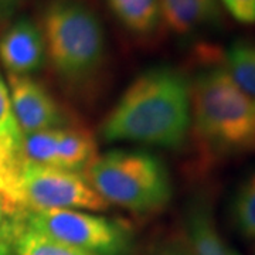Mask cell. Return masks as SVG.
<instances>
[{"label":"cell","mask_w":255,"mask_h":255,"mask_svg":"<svg viewBox=\"0 0 255 255\" xmlns=\"http://www.w3.org/2000/svg\"><path fill=\"white\" fill-rule=\"evenodd\" d=\"M193 61L190 132L203 155L227 159L254 150V97L231 78L217 47L199 46Z\"/></svg>","instance_id":"6da1fadb"},{"label":"cell","mask_w":255,"mask_h":255,"mask_svg":"<svg viewBox=\"0 0 255 255\" xmlns=\"http://www.w3.org/2000/svg\"><path fill=\"white\" fill-rule=\"evenodd\" d=\"M189 75L173 67L139 74L108 112L101 135L107 142H133L179 149L190 133Z\"/></svg>","instance_id":"7a4b0ae2"},{"label":"cell","mask_w":255,"mask_h":255,"mask_svg":"<svg viewBox=\"0 0 255 255\" xmlns=\"http://www.w3.org/2000/svg\"><path fill=\"white\" fill-rule=\"evenodd\" d=\"M37 24L46 43V63L68 90H82L107 61V36L100 14L87 0H46Z\"/></svg>","instance_id":"3957f363"},{"label":"cell","mask_w":255,"mask_h":255,"mask_svg":"<svg viewBox=\"0 0 255 255\" xmlns=\"http://www.w3.org/2000/svg\"><path fill=\"white\" fill-rule=\"evenodd\" d=\"M84 176L108 204L136 214L157 213L172 197L167 167L159 157L142 150H111L98 155Z\"/></svg>","instance_id":"277c9868"},{"label":"cell","mask_w":255,"mask_h":255,"mask_svg":"<svg viewBox=\"0 0 255 255\" xmlns=\"http://www.w3.org/2000/svg\"><path fill=\"white\" fill-rule=\"evenodd\" d=\"M18 219L43 237L90 254L128 255L133 248V231L122 220L61 209L26 211Z\"/></svg>","instance_id":"5b68a950"},{"label":"cell","mask_w":255,"mask_h":255,"mask_svg":"<svg viewBox=\"0 0 255 255\" xmlns=\"http://www.w3.org/2000/svg\"><path fill=\"white\" fill-rule=\"evenodd\" d=\"M14 206L20 214L51 209L104 211L110 207L82 173L28 163L23 157L14 186Z\"/></svg>","instance_id":"8992f818"},{"label":"cell","mask_w":255,"mask_h":255,"mask_svg":"<svg viewBox=\"0 0 255 255\" xmlns=\"http://www.w3.org/2000/svg\"><path fill=\"white\" fill-rule=\"evenodd\" d=\"M13 112L23 135L58 129L71 124L63 108L31 75H7Z\"/></svg>","instance_id":"52a82bcc"},{"label":"cell","mask_w":255,"mask_h":255,"mask_svg":"<svg viewBox=\"0 0 255 255\" xmlns=\"http://www.w3.org/2000/svg\"><path fill=\"white\" fill-rule=\"evenodd\" d=\"M47 61L44 37L36 20L20 17L0 36V63L7 74L31 75Z\"/></svg>","instance_id":"ba28073f"},{"label":"cell","mask_w":255,"mask_h":255,"mask_svg":"<svg viewBox=\"0 0 255 255\" xmlns=\"http://www.w3.org/2000/svg\"><path fill=\"white\" fill-rule=\"evenodd\" d=\"M160 4L164 26L176 36H193L221 21L220 0H160Z\"/></svg>","instance_id":"9c48e42d"},{"label":"cell","mask_w":255,"mask_h":255,"mask_svg":"<svg viewBox=\"0 0 255 255\" xmlns=\"http://www.w3.org/2000/svg\"><path fill=\"white\" fill-rule=\"evenodd\" d=\"M186 238L194 255H240L221 236L209 201L194 200L186 217Z\"/></svg>","instance_id":"30bf717a"},{"label":"cell","mask_w":255,"mask_h":255,"mask_svg":"<svg viewBox=\"0 0 255 255\" xmlns=\"http://www.w3.org/2000/svg\"><path fill=\"white\" fill-rule=\"evenodd\" d=\"M107 7L128 34L150 40L163 26L160 0H105Z\"/></svg>","instance_id":"8fae6325"},{"label":"cell","mask_w":255,"mask_h":255,"mask_svg":"<svg viewBox=\"0 0 255 255\" xmlns=\"http://www.w3.org/2000/svg\"><path fill=\"white\" fill-rule=\"evenodd\" d=\"M97 156V142L90 129L74 124L58 129L54 167L84 173Z\"/></svg>","instance_id":"7c38bea8"},{"label":"cell","mask_w":255,"mask_h":255,"mask_svg":"<svg viewBox=\"0 0 255 255\" xmlns=\"http://www.w3.org/2000/svg\"><path fill=\"white\" fill-rule=\"evenodd\" d=\"M9 243L13 255H95L63 246L55 241L40 236L38 233L27 228L17 217L13 219L9 233Z\"/></svg>","instance_id":"4fadbf2b"},{"label":"cell","mask_w":255,"mask_h":255,"mask_svg":"<svg viewBox=\"0 0 255 255\" xmlns=\"http://www.w3.org/2000/svg\"><path fill=\"white\" fill-rule=\"evenodd\" d=\"M226 68L238 87L255 98V40L240 38L223 51Z\"/></svg>","instance_id":"5bb4252c"},{"label":"cell","mask_w":255,"mask_h":255,"mask_svg":"<svg viewBox=\"0 0 255 255\" xmlns=\"http://www.w3.org/2000/svg\"><path fill=\"white\" fill-rule=\"evenodd\" d=\"M231 219L241 237L255 240V170L247 176L234 193Z\"/></svg>","instance_id":"9a60e30c"},{"label":"cell","mask_w":255,"mask_h":255,"mask_svg":"<svg viewBox=\"0 0 255 255\" xmlns=\"http://www.w3.org/2000/svg\"><path fill=\"white\" fill-rule=\"evenodd\" d=\"M23 133L17 125L10 101L9 88L0 75V142L20 145Z\"/></svg>","instance_id":"2e32d148"},{"label":"cell","mask_w":255,"mask_h":255,"mask_svg":"<svg viewBox=\"0 0 255 255\" xmlns=\"http://www.w3.org/2000/svg\"><path fill=\"white\" fill-rule=\"evenodd\" d=\"M228 13L241 24H255V0H220Z\"/></svg>","instance_id":"e0dca14e"},{"label":"cell","mask_w":255,"mask_h":255,"mask_svg":"<svg viewBox=\"0 0 255 255\" xmlns=\"http://www.w3.org/2000/svg\"><path fill=\"white\" fill-rule=\"evenodd\" d=\"M149 255H194L191 251L189 241L184 236L182 237H172L162 240L157 243L152 253Z\"/></svg>","instance_id":"ac0fdd59"},{"label":"cell","mask_w":255,"mask_h":255,"mask_svg":"<svg viewBox=\"0 0 255 255\" xmlns=\"http://www.w3.org/2000/svg\"><path fill=\"white\" fill-rule=\"evenodd\" d=\"M27 0H0V30L7 27L11 18Z\"/></svg>","instance_id":"d6986e66"},{"label":"cell","mask_w":255,"mask_h":255,"mask_svg":"<svg viewBox=\"0 0 255 255\" xmlns=\"http://www.w3.org/2000/svg\"><path fill=\"white\" fill-rule=\"evenodd\" d=\"M14 217H17V216L13 214V211H11L9 206L6 204V201L0 197V240H1V241L9 243V240H7L9 228Z\"/></svg>","instance_id":"ffe728a7"},{"label":"cell","mask_w":255,"mask_h":255,"mask_svg":"<svg viewBox=\"0 0 255 255\" xmlns=\"http://www.w3.org/2000/svg\"><path fill=\"white\" fill-rule=\"evenodd\" d=\"M0 255H13V250L11 246L6 241H1L0 240Z\"/></svg>","instance_id":"44dd1931"}]
</instances>
